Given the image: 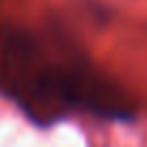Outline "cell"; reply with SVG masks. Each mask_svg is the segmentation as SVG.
Wrapping results in <instances>:
<instances>
[{"label":"cell","mask_w":147,"mask_h":147,"mask_svg":"<svg viewBox=\"0 0 147 147\" xmlns=\"http://www.w3.org/2000/svg\"><path fill=\"white\" fill-rule=\"evenodd\" d=\"M0 91L37 123H52L71 110L130 119V97L87 61L54 56L37 35L0 26Z\"/></svg>","instance_id":"cell-1"}]
</instances>
